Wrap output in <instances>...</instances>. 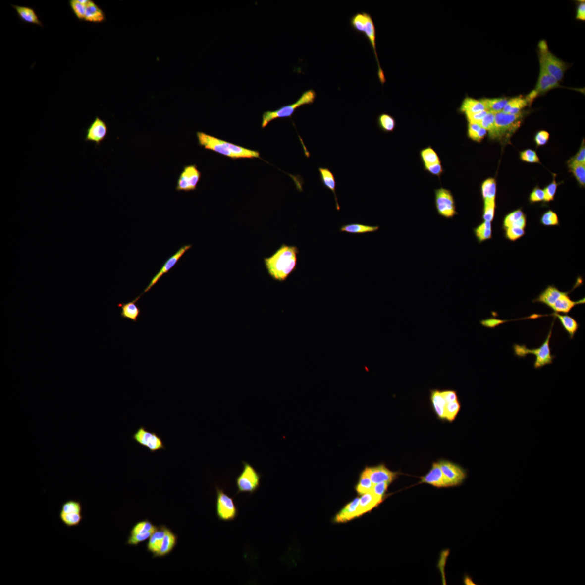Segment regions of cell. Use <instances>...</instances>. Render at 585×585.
<instances>
[{
    "label": "cell",
    "mask_w": 585,
    "mask_h": 585,
    "mask_svg": "<svg viewBox=\"0 0 585 585\" xmlns=\"http://www.w3.org/2000/svg\"><path fill=\"white\" fill-rule=\"evenodd\" d=\"M299 253L297 247L283 244L270 257L265 258V267L272 279L279 282L286 281L297 269Z\"/></svg>",
    "instance_id": "cell-1"
},
{
    "label": "cell",
    "mask_w": 585,
    "mask_h": 585,
    "mask_svg": "<svg viewBox=\"0 0 585 585\" xmlns=\"http://www.w3.org/2000/svg\"><path fill=\"white\" fill-rule=\"evenodd\" d=\"M199 145L205 149L213 151L233 160L259 158L258 151L248 149L227 141L220 140L203 132L196 133Z\"/></svg>",
    "instance_id": "cell-2"
},
{
    "label": "cell",
    "mask_w": 585,
    "mask_h": 585,
    "mask_svg": "<svg viewBox=\"0 0 585 585\" xmlns=\"http://www.w3.org/2000/svg\"><path fill=\"white\" fill-rule=\"evenodd\" d=\"M350 24L352 28L357 32L363 33L367 37L375 56L378 66V77L382 84L386 82L385 74L380 65L377 52L376 49V31L372 17L366 12L358 13L353 15L350 19Z\"/></svg>",
    "instance_id": "cell-3"
},
{
    "label": "cell",
    "mask_w": 585,
    "mask_h": 585,
    "mask_svg": "<svg viewBox=\"0 0 585 585\" xmlns=\"http://www.w3.org/2000/svg\"><path fill=\"white\" fill-rule=\"evenodd\" d=\"M316 97V91L310 89L303 92L299 100L291 105L283 106L275 111L265 112L262 117V128L264 129L271 121L275 119L283 118H292L297 108L305 105H311L314 104Z\"/></svg>",
    "instance_id": "cell-4"
},
{
    "label": "cell",
    "mask_w": 585,
    "mask_h": 585,
    "mask_svg": "<svg viewBox=\"0 0 585 585\" xmlns=\"http://www.w3.org/2000/svg\"><path fill=\"white\" fill-rule=\"evenodd\" d=\"M523 112L511 114L502 112L495 113L494 140L508 142L522 123Z\"/></svg>",
    "instance_id": "cell-5"
},
{
    "label": "cell",
    "mask_w": 585,
    "mask_h": 585,
    "mask_svg": "<svg viewBox=\"0 0 585 585\" xmlns=\"http://www.w3.org/2000/svg\"><path fill=\"white\" fill-rule=\"evenodd\" d=\"M538 54L540 66L542 67L544 70L557 79L559 82L563 79L567 65L565 62L556 57L549 50L545 40H541L538 43Z\"/></svg>",
    "instance_id": "cell-6"
},
{
    "label": "cell",
    "mask_w": 585,
    "mask_h": 585,
    "mask_svg": "<svg viewBox=\"0 0 585 585\" xmlns=\"http://www.w3.org/2000/svg\"><path fill=\"white\" fill-rule=\"evenodd\" d=\"M243 470L236 478L237 491L236 496L240 493H248L252 495L258 490L262 475L247 462H242Z\"/></svg>",
    "instance_id": "cell-7"
},
{
    "label": "cell",
    "mask_w": 585,
    "mask_h": 585,
    "mask_svg": "<svg viewBox=\"0 0 585 585\" xmlns=\"http://www.w3.org/2000/svg\"><path fill=\"white\" fill-rule=\"evenodd\" d=\"M554 322L547 335V338L539 348L529 349L526 345L515 344L513 346L515 355L519 357H525L529 354H533L536 356V361L534 367L535 369L540 368L548 364L553 363L554 356L551 354L549 343L552 334Z\"/></svg>",
    "instance_id": "cell-8"
},
{
    "label": "cell",
    "mask_w": 585,
    "mask_h": 585,
    "mask_svg": "<svg viewBox=\"0 0 585 585\" xmlns=\"http://www.w3.org/2000/svg\"><path fill=\"white\" fill-rule=\"evenodd\" d=\"M216 515L218 520L222 521H232L239 514L233 497L226 494L224 490L216 486Z\"/></svg>",
    "instance_id": "cell-9"
},
{
    "label": "cell",
    "mask_w": 585,
    "mask_h": 585,
    "mask_svg": "<svg viewBox=\"0 0 585 585\" xmlns=\"http://www.w3.org/2000/svg\"><path fill=\"white\" fill-rule=\"evenodd\" d=\"M435 206L438 215L445 218H453L457 214L455 201L449 190L443 188L435 191Z\"/></svg>",
    "instance_id": "cell-10"
},
{
    "label": "cell",
    "mask_w": 585,
    "mask_h": 585,
    "mask_svg": "<svg viewBox=\"0 0 585 585\" xmlns=\"http://www.w3.org/2000/svg\"><path fill=\"white\" fill-rule=\"evenodd\" d=\"M132 437L138 444L147 448L151 453L166 449L163 440L155 432L149 431L143 426L139 427Z\"/></svg>",
    "instance_id": "cell-11"
},
{
    "label": "cell",
    "mask_w": 585,
    "mask_h": 585,
    "mask_svg": "<svg viewBox=\"0 0 585 585\" xmlns=\"http://www.w3.org/2000/svg\"><path fill=\"white\" fill-rule=\"evenodd\" d=\"M201 173L196 165H190L184 167L183 171L178 179L177 192H189L195 191L199 183Z\"/></svg>",
    "instance_id": "cell-12"
},
{
    "label": "cell",
    "mask_w": 585,
    "mask_h": 585,
    "mask_svg": "<svg viewBox=\"0 0 585 585\" xmlns=\"http://www.w3.org/2000/svg\"><path fill=\"white\" fill-rule=\"evenodd\" d=\"M540 67L539 77L535 88L525 98L530 105L537 96L545 94L548 91L559 86V82L557 79L544 70L542 67Z\"/></svg>",
    "instance_id": "cell-13"
},
{
    "label": "cell",
    "mask_w": 585,
    "mask_h": 585,
    "mask_svg": "<svg viewBox=\"0 0 585 585\" xmlns=\"http://www.w3.org/2000/svg\"><path fill=\"white\" fill-rule=\"evenodd\" d=\"M438 463L450 487L460 485L465 481L467 478L465 469L448 461L442 460Z\"/></svg>",
    "instance_id": "cell-14"
},
{
    "label": "cell",
    "mask_w": 585,
    "mask_h": 585,
    "mask_svg": "<svg viewBox=\"0 0 585 585\" xmlns=\"http://www.w3.org/2000/svg\"><path fill=\"white\" fill-rule=\"evenodd\" d=\"M108 127L107 124L99 117L97 116L86 129L85 137V142L94 143L96 146H100L107 136Z\"/></svg>",
    "instance_id": "cell-15"
},
{
    "label": "cell",
    "mask_w": 585,
    "mask_h": 585,
    "mask_svg": "<svg viewBox=\"0 0 585 585\" xmlns=\"http://www.w3.org/2000/svg\"><path fill=\"white\" fill-rule=\"evenodd\" d=\"M364 470L366 472L374 485L384 482L391 484L396 479L398 475L397 473L390 471L384 464L366 467Z\"/></svg>",
    "instance_id": "cell-16"
},
{
    "label": "cell",
    "mask_w": 585,
    "mask_h": 585,
    "mask_svg": "<svg viewBox=\"0 0 585 585\" xmlns=\"http://www.w3.org/2000/svg\"><path fill=\"white\" fill-rule=\"evenodd\" d=\"M192 246L190 245H185L182 246L181 248L173 256L171 257L169 259L166 260V262L163 265L160 270L158 272L153 278L152 281L150 282L147 287L145 289L143 293L149 292L159 281L160 278L164 274L169 272L178 263L179 259H180L183 255L188 251L189 249L192 248Z\"/></svg>",
    "instance_id": "cell-17"
},
{
    "label": "cell",
    "mask_w": 585,
    "mask_h": 585,
    "mask_svg": "<svg viewBox=\"0 0 585 585\" xmlns=\"http://www.w3.org/2000/svg\"><path fill=\"white\" fill-rule=\"evenodd\" d=\"M421 483L430 484L438 488L450 487L438 462L433 463L429 472L421 478Z\"/></svg>",
    "instance_id": "cell-18"
},
{
    "label": "cell",
    "mask_w": 585,
    "mask_h": 585,
    "mask_svg": "<svg viewBox=\"0 0 585 585\" xmlns=\"http://www.w3.org/2000/svg\"><path fill=\"white\" fill-rule=\"evenodd\" d=\"M383 499L370 491L361 496L358 507V518L372 511L383 502Z\"/></svg>",
    "instance_id": "cell-19"
},
{
    "label": "cell",
    "mask_w": 585,
    "mask_h": 585,
    "mask_svg": "<svg viewBox=\"0 0 585 585\" xmlns=\"http://www.w3.org/2000/svg\"><path fill=\"white\" fill-rule=\"evenodd\" d=\"M360 497H357L355 500L347 504L343 508L335 515L334 518L335 523H346L353 519L358 518L357 511Z\"/></svg>",
    "instance_id": "cell-20"
},
{
    "label": "cell",
    "mask_w": 585,
    "mask_h": 585,
    "mask_svg": "<svg viewBox=\"0 0 585 585\" xmlns=\"http://www.w3.org/2000/svg\"><path fill=\"white\" fill-rule=\"evenodd\" d=\"M165 526L164 525L159 526L149 538L146 547L148 552L153 554V558H157L160 551L165 536Z\"/></svg>",
    "instance_id": "cell-21"
},
{
    "label": "cell",
    "mask_w": 585,
    "mask_h": 585,
    "mask_svg": "<svg viewBox=\"0 0 585 585\" xmlns=\"http://www.w3.org/2000/svg\"><path fill=\"white\" fill-rule=\"evenodd\" d=\"M177 542L178 536L169 527L165 526L164 540L157 558H164L169 555L175 549Z\"/></svg>",
    "instance_id": "cell-22"
},
{
    "label": "cell",
    "mask_w": 585,
    "mask_h": 585,
    "mask_svg": "<svg viewBox=\"0 0 585 585\" xmlns=\"http://www.w3.org/2000/svg\"><path fill=\"white\" fill-rule=\"evenodd\" d=\"M318 171L319 173L321 181L323 186L331 190L333 193L334 196L336 207H337V211H339L340 207L337 197V193H336V185H337V183H336L335 178L333 173L328 168L322 167L318 168Z\"/></svg>",
    "instance_id": "cell-23"
},
{
    "label": "cell",
    "mask_w": 585,
    "mask_h": 585,
    "mask_svg": "<svg viewBox=\"0 0 585 585\" xmlns=\"http://www.w3.org/2000/svg\"><path fill=\"white\" fill-rule=\"evenodd\" d=\"M568 293L564 292L553 305L551 309L554 313L563 312L564 314H568L576 305L585 303V299L577 301H572Z\"/></svg>",
    "instance_id": "cell-24"
},
{
    "label": "cell",
    "mask_w": 585,
    "mask_h": 585,
    "mask_svg": "<svg viewBox=\"0 0 585 585\" xmlns=\"http://www.w3.org/2000/svg\"><path fill=\"white\" fill-rule=\"evenodd\" d=\"M20 19L28 24H34L43 27V24L39 19L36 11L31 7L12 5Z\"/></svg>",
    "instance_id": "cell-25"
},
{
    "label": "cell",
    "mask_w": 585,
    "mask_h": 585,
    "mask_svg": "<svg viewBox=\"0 0 585 585\" xmlns=\"http://www.w3.org/2000/svg\"><path fill=\"white\" fill-rule=\"evenodd\" d=\"M106 20V14L103 10L94 1L89 0L86 5L85 21L100 24Z\"/></svg>",
    "instance_id": "cell-26"
},
{
    "label": "cell",
    "mask_w": 585,
    "mask_h": 585,
    "mask_svg": "<svg viewBox=\"0 0 585 585\" xmlns=\"http://www.w3.org/2000/svg\"><path fill=\"white\" fill-rule=\"evenodd\" d=\"M142 295H140V296L136 298L135 300L130 301V302L120 303L118 305L119 308H120L121 309L120 313L121 318L128 319L134 321L135 322L137 321L138 317L141 314V310L136 305V302L140 298Z\"/></svg>",
    "instance_id": "cell-27"
},
{
    "label": "cell",
    "mask_w": 585,
    "mask_h": 585,
    "mask_svg": "<svg viewBox=\"0 0 585 585\" xmlns=\"http://www.w3.org/2000/svg\"><path fill=\"white\" fill-rule=\"evenodd\" d=\"M564 292H561L554 286H549L543 291L533 302L541 303L546 305L551 308L556 301Z\"/></svg>",
    "instance_id": "cell-28"
},
{
    "label": "cell",
    "mask_w": 585,
    "mask_h": 585,
    "mask_svg": "<svg viewBox=\"0 0 585 585\" xmlns=\"http://www.w3.org/2000/svg\"><path fill=\"white\" fill-rule=\"evenodd\" d=\"M529 102L525 98L518 97L509 100L502 112L511 114H518L522 112L523 109L529 105Z\"/></svg>",
    "instance_id": "cell-29"
},
{
    "label": "cell",
    "mask_w": 585,
    "mask_h": 585,
    "mask_svg": "<svg viewBox=\"0 0 585 585\" xmlns=\"http://www.w3.org/2000/svg\"><path fill=\"white\" fill-rule=\"evenodd\" d=\"M460 109L461 112L465 114L486 111L484 104L481 100H476L470 97L465 98L461 104Z\"/></svg>",
    "instance_id": "cell-30"
},
{
    "label": "cell",
    "mask_w": 585,
    "mask_h": 585,
    "mask_svg": "<svg viewBox=\"0 0 585 585\" xmlns=\"http://www.w3.org/2000/svg\"><path fill=\"white\" fill-rule=\"evenodd\" d=\"M379 226H370L361 224H350L342 226L340 229L341 232L350 234H362L373 233L378 231Z\"/></svg>",
    "instance_id": "cell-31"
},
{
    "label": "cell",
    "mask_w": 585,
    "mask_h": 585,
    "mask_svg": "<svg viewBox=\"0 0 585 585\" xmlns=\"http://www.w3.org/2000/svg\"><path fill=\"white\" fill-rule=\"evenodd\" d=\"M430 398L433 408L439 418L445 419V409L447 403L445 402L441 391H431Z\"/></svg>",
    "instance_id": "cell-32"
},
{
    "label": "cell",
    "mask_w": 585,
    "mask_h": 585,
    "mask_svg": "<svg viewBox=\"0 0 585 585\" xmlns=\"http://www.w3.org/2000/svg\"><path fill=\"white\" fill-rule=\"evenodd\" d=\"M552 316L554 318H558L559 319L561 325H563L567 333L569 334L571 339L574 337L575 334L579 327V324L574 319L569 316L559 315L557 313H554Z\"/></svg>",
    "instance_id": "cell-33"
},
{
    "label": "cell",
    "mask_w": 585,
    "mask_h": 585,
    "mask_svg": "<svg viewBox=\"0 0 585 585\" xmlns=\"http://www.w3.org/2000/svg\"><path fill=\"white\" fill-rule=\"evenodd\" d=\"M481 101L484 104L486 111L494 113L502 111L508 100L506 98H483Z\"/></svg>",
    "instance_id": "cell-34"
},
{
    "label": "cell",
    "mask_w": 585,
    "mask_h": 585,
    "mask_svg": "<svg viewBox=\"0 0 585 585\" xmlns=\"http://www.w3.org/2000/svg\"><path fill=\"white\" fill-rule=\"evenodd\" d=\"M496 192L497 185L495 179L493 178L486 179L481 186L483 201H496Z\"/></svg>",
    "instance_id": "cell-35"
},
{
    "label": "cell",
    "mask_w": 585,
    "mask_h": 585,
    "mask_svg": "<svg viewBox=\"0 0 585 585\" xmlns=\"http://www.w3.org/2000/svg\"><path fill=\"white\" fill-rule=\"evenodd\" d=\"M474 233L479 243L491 239L493 236L491 222L484 221L474 228Z\"/></svg>",
    "instance_id": "cell-36"
},
{
    "label": "cell",
    "mask_w": 585,
    "mask_h": 585,
    "mask_svg": "<svg viewBox=\"0 0 585 585\" xmlns=\"http://www.w3.org/2000/svg\"><path fill=\"white\" fill-rule=\"evenodd\" d=\"M373 486L374 484L368 475L366 471L363 470L360 474V479L356 485L355 490L357 493L362 496L372 491Z\"/></svg>",
    "instance_id": "cell-37"
},
{
    "label": "cell",
    "mask_w": 585,
    "mask_h": 585,
    "mask_svg": "<svg viewBox=\"0 0 585 585\" xmlns=\"http://www.w3.org/2000/svg\"><path fill=\"white\" fill-rule=\"evenodd\" d=\"M377 123L380 130L384 132H392L396 129V120L390 114H380L378 117Z\"/></svg>",
    "instance_id": "cell-38"
},
{
    "label": "cell",
    "mask_w": 585,
    "mask_h": 585,
    "mask_svg": "<svg viewBox=\"0 0 585 585\" xmlns=\"http://www.w3.org/2000/svg\"><path fill=\"white\" fill-rule=\"evenodd\" d=\"M487 131L483 129L479 124H468V136L475 142H481L487 134Z\"/></svg>",
    "instance_id": "cell-39"
},
{
    "label": "cell",
    "mask_w": 585,
    "mask_h": 585,
    "mask_svg": "<svg viewBox=\"0 0 585 585\" xmlns=\"http://www.w3.org/2000/svg\"><path fill=\"white\" fill-rule=\"evenodd\" d=\"M158 527L154 525L149 520H144L139 521L132 527L130 534H144L148 532H154L157 530Z\"/></svg>",
    "instance_id": "cell-40"
},
{
    "label": "cell",
    "mask_w": 585,
    "mask_h": 585,
    "mask_svg": "<svg viewBox=\"0 0 585 585\" xmlns=\"http://www.w3.org/2000/svg\"><path fill=\"white\" fill-rule=\"evenodd\" d=\"M89 0H70L69 5L73 13L80 21H85L86 5Z\"/></svg>",
    "instance_id": "cell-41"
},
{
    "label": "cell",
    "mask_w": 585,
    "mask_h": 585,
    "mask_svg": "<svg viewBox=\"0 0 585 585\" xmlns=\"http://www.w3.org/2000/svg\"><path fill=\"white\" fill-rule=\"evenodd\" d=\"M495 113L488 112L479 124L483 129L487 131L489 133V138L493 140H494L495 132Z\"/></svg>",
    "instance_id": "cell-42"
},
{
    "label": "cell",
    "mask_w": 585,
    "mask_h": 585,
    "mask_svg": "<svg viewBox=\"0 0 585 585\" xmlns=\"http://www.w3.org/2000/svg\"><path fill=\"white\" fill-rule=\"evenodd\" d=\"M59 518L62 522L66 526L71 527H76L82 522L84 517L82 513H61L59 514Z\"/></svg>",
    "instance_id": "cell-43"
},
{
    "label": "cell",
    "mask_w": 585,
    "mask_h": 585,
    "mask_svg": "<svg viewBox=\"0 0 585 585\" xmlns=\"http://www.w3.org/2000/svg\"><path fill=\"white\" fill-rule=\"evenodd\" d=\"M421 156L425 165L441 163L437 154L430 147L423 149L421 152Z\"/></svg>",
    "instance_id": "cell-44"
},
{
    "label": "cell",
    "mask_w": 585,
    "mask_h": 585,
    "mask_svg": "<svg viewBox=\"0 0 585 585\" xmlns=\"http://www.w3.org/2000/svg\"><path fill=\"white\" fill-rule=\"evenodd\" d=\"M83 506L80 501L69 500L63 503L61 507V513H82Z\"/></svg>",
    "instance_id": "cell-45"
},
{
    "label": "cell",
    "mask_w": 585,
    "mask_h": 585,
    "mask_svg": "<svg viewBox=\"0 0 585 585\" xmlns=\"http://www.w3.org/2000/svg\"><path fill=\"white\" fill-rule=\"evenodd\" d=\"M569 169L581 187L585 185V164H573L569 165Z\"/></svg>",
    "instance_id": "cell-46"
},
{
    "label": "cell",
    "mask_w": 585,
    "mask_h": 585,
    "mask_svg": "<svg viewBox=\"0 0 585 585\" xmlns=\"http://www.w3.org/2000/svg\"><path fill=\"white\" fill-rule=\"evenodd\" d=\"M496 201H484L482 218L484 221L491 222L493 221L496 210Z\"/></svg>",
    "instance_id": "cell-47"
},
{
    "label": "cell",
    "mask_w": 585,
    "mask_h": 585,
    "mask_svg": "<svg viewBox=\"0 0 585 585\" xmlns=\"http://www.w3.org/2000/svg\"><path fill=\"white\" fill-rule=\"evenodd\" d=\"M461 409V404L458 401L447 403L445 409V419L449 422L455 420Z\"/></svg>",
    "instance_id": "cell-48"
},
{
    "label": "cell",
    "mask_w": 585,
    "mask_h": 585,
    "mask_svg": "<svg viewBox=\"0 0 585 585\" xmlns=\"http://www.w3.org/2000/svg\"><path fill=\"white\" fill-rule=\"evenodd\" d=\"M524 215L525 214L523 211L521 209L515 211L508 214L503 220V227L504 230L511 227L514 223L517 221L518 220Z\"/></svg>",
    "instance_id": "cell-49"
},
{
    "label": "cell",
    "mask_w": 585,
    "mask_h": 585,
    "mask_svg": "<svg viewBox=\"0 0 585 585\" xmlns=\"http://www.w3.org/2000/svg\"><path fill=\"white\" fill-rule=\"evenodd\" d=\"M153 532L144 534H130L126 542L127 545L137 546L141 543L147 540L152 536Z\"/></svg>",
    "instance_id": "cell-50"
},
{
    "label": "cell",
    "mask_w": 585,
    "mask_h": 585,
    "mask_svg": "<svg viewBox=\"0 0 585 585\" xmlns=\"http://www.w3.org/2000/svg\"><path fill=\"white\" fill-rule=\"evenodd\" d=\"M540 222L542 225L545 226H555L559 224L557 214L551 210L543 214Z\"/></svg>",
    "instance_id": "cell-51"
},
{
    "label": "cell",
    "mask_w": 585,
    "mask_h": 585,
    "mask_svg": "<svg viewBox=\"0 0 585 585\" xmlns=\"http://www.w3.org/2000/svg\"><path fill=\"white\" fill-rule=\"evenodd\" d=\"M521 160L529 163H539L540 159L534 150L527 149L520 153Z\"/></svg>",
    "instance_id": "cell-52"
},
{
    "label": "cell",
    "mask_w": 585,
    "mask_h": 585,
    "mask_svg": "<svg viewBox=\"0 0 585 585\" xmlns=\"http://www.w3.org/2000/svg\"><path fill=\"white\" fill-rule=\"evenodd\" d=\"M573 164H585V145L584 140L583 141L581 147L576 155L573 156L568 161V165Z\"/></svg>",
    "instance_id": "cell-53"
},
{
    "label": "cell",
    "mask_w": 585,
    "mask_h": 585,
    "mask_svg": "<svg viewBox=\"0 0 585 585\" xmlns=\"http://www.w3.org/2000/svg\"><path fill=\"white\" fill-rule=\"evenodd\" d=\"M558 185L559 184L556 182L555 177H554L552 182L548 185L543 190L544 195H545V198H544V202H549L554 200V196L555 195L556 192H557Z\"/></svg>",
    "instance_id": "cell-54"
},
{
    "label": "cell",
    "mask_w": 585,
    "mask_h": 585,
    "mask_svg": "<svg viewBox=\"0 0 585 585\" xmlns=\"http://www.w3.org/2000/svg\"><path fill=\"white\" fill-rule=\"evenodd\" d=\"M506 231L505 236L507 239L512 241H515L521 238L525 235V230L524 229L516 228V227H509L505 230Z\"/></svg>",
    "instance_id": "cell-55"
},
{
    "label": "cell",
    "mask_w": 585,
    "mask_h": 585,
    "mask_svg": "<svg viewBox=\"0 0 585 585\" xmlns=\"http://www.w3.org/2000/svg\"><path fill=\"white\" fill-rule=\"evenodd\" d=\"M545 195L544 190L538 187H535L532 190L530 194L529 200L531 204L544 201Z\"/></svg>",
    "instance_id": "cell-56"
},
{
    "label": "cell",
    "mask_w": 585,
    "mask_h": 585,
    "mask_svg": "<svg viewBox=\"0 0 585 585\" xmlns=\"http://www.w3.org/2000/svg\"><path fill=\"white\" fill-rule=\"evenodd\" d=\"M488 111H483L474 113L465 114L469 123L479 124Z\"/></svg>",
    "instance_id": "cell-57"
},
{
    "label": "cell",
    "mask_w": 585,
    "mask_h": 585,
    "mask_svg": "<svg viewBox=\"0 0 585 585\" xmlns=\"http://www.w3.org/2000/svg\"><path fill=\"white\" fill-rule=\"evenodd\" d=\"M390 484V483L386 482L374 484L372 491L375 495L383 499Z\"/></svg>",
    "instance_id": "cell-58"
},
{
    "label": "cell",
    "mask_w": 585,
    "mask_h": 585,
    "mask_svg": "<svg viewBox=\"0 0 585 585\" xmlns=\"http://www.w3.org/2000/svg\"><path fill=\"white\" fill-rule=\"evenodd\" d=\"M549 134L546 131H540L536 134L534 141L537 147L543 146L549 141Z\"/></svg>",
    "instance_id": "cell-59"
},
{
    "label": "cell",
    "mask_w": 585,
    "mask_h": 585,
    "mask_svg": "<svg viewBox=\"0 0 585 585\" xmlns=\"http://www.w3.org/2000/svg\"><path fill=\"white\" fill-rule=\"evenodd\" d=\"M425 170L431 173L433 175L439 176L443 172V167L441 163L425 165Z\"/></svg>",
    "instance_id": "cell-60"
},
{
    "label": "cell",
    "mask_w": 585,
    "mask_h": 585,
    "mask_svg": "<svg viewBox=\"0 0 585 585\" xmlns=\"http://www.w3.org/2000/svg\"><path fill=\"white\" fill-rule=\"evenodd\" d=\"M442 395L447 403L458 401L457 393L454 390L441 391Z\"/></svg>",
    "instance_id": "cell-61"
},
{
    "label": "cell",
    "mask_w": 585,
    "mask_h": 585,
    "mask_svg": "<svg viewBox=\"0 0 585 585\" xmlns=\"http://www.w3.org/2000/svg\"><path fill=\"white\" fill-rule=\"evenodd\" d=\"M504 322H505V321L497 319L495 318L487 319L480 321V323L483 326L488 328H494Z\"/></svg>",
    "instance_id": "cell-62"
},
{
    "label": "cell",
    "mask_w": 585,
    "mask_h": 585,
    "mask_svg": "<svg viewBox=\"0 0 585 585\" xmlns=\"http://www.w3.org/2000/svg\"><path fill=\"white\" fill-rule=\"evenodd\" d=\"M576 19L579 20H585V1L579 4L577 7Z\"/></svg>",
    "instance_id": "cell-63"
},
{
    "label": "cell",
    "mask_w": 585,
    "mask_h": 585,
    "mask_svg": "<svg viewBox=\"0 0 585 585\" xmlns=\"http://www.w3.org/2000/svg\"><path fill=\"white\" fill-rule=\"evenodd\" d=\"M526 217L525 215H524L523 217L518 220L517 221L514 223L511 227H516L524 229L526 227Z\"/></svg>",
    "instance_id": "cell-64"
}]
</instances>
